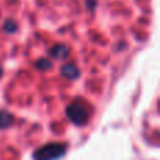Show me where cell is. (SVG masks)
I'll return each instance as SVG.
<instances>
[{
	"label": "cell",
	"mask_w": 160,
	"mask_h": 160,
	"mask_svg": "<svg viewBox=\"0 0 160 160\" xmlns=\"http://www.w3.org/2000/svg\"><path fill=\"white\" fill-rule=\"evenodd\" d=\"M68 53H69V48L68 47H65V45H56V47H53L51 49L49 55L55 59H63L68 56Z\"/></svg>",
	"instance_id": "cell-3"
},
{
	"label": "cell",
	"mask_w": 160,
	"mask_h": 160,
	"mask_svg": "<svg viewBox=\"0 0 160 160\" xmlns=\"http://www.w3.org/2000/svg\"><path fill=\"white\" fill-rule=\"evenodd\" d=\"M0 75H2V68H0Z\"/></svg>",
	"instance_id": "cell-8"
},
{
	"label": "cell",
	"mask_w": 160,
	"mask_h": 160,
	"mask_svg": "<svg viewBox=\"0 0 160 160\" xmlns=\"http://www.w3.org/2000/svg\"><path fill=\"white\" fill-rule=\"evenodd\" d=\"M66 152V145L63 143H49L42 146L34 153L35 160H55L65 155Z\"/></svg>",
	"instance_id": "cell-1"
},
{
	"label": "cell",
	"mask_w": 160,
	"mask_h": 160,
	"mask_svg": "<svg viewBox=\"0 0 160 160\" xmlns=\"http://www.w3.org/2000/svg\"><path fill=\"white\" fill-rule=\"evenodd\" d=\"M13 121H14V118L10 112L0 110V129H3V128H8L11 124H13Z\"/></svg>",
	"instance_id": "cell-5"
},
{
	"label": "cell",
	"mask_w": 160,
	"mask_h": 160,
	"mask_svg": "<svg viewBox=\"0 0 160 160\" xmlns=\"http://www.w3.org/2000/svg\"><path fill=\"white\" fill-rule=\"evenodd\" d=\"M4 30L7 31V32H14V31L17 30L16 22H13V21H7V22L4 24Z\"/></svg>",
	"instance_id": "cell-6"
},
{
	"label": "cell",
	"mask_w": 160,
	"mask_h": 160,
	"mask_svg": "<svg viewBox=\"0 0 160 160\" xmlns=\"http://www.w3.org/2000/svg\"><path fill=\"white\" fill-rule=\"evenodd\" d=\"M62 75L65 78L69 79H78L79 78V69L75 66V65H65L62 68Z\"/></svg>",
	"instance_id": "cell-4"
},
{
	"label": "cell",
	"mask_w": 160,
	"mask_h": 160,
	"mask_svg": "<svg viewBox=\"0 0 160 160\" xmlns=\"http://www.w3.org/2000/svg\"><path fill=\"white\" fill-rule=\"evenodd\" d=\"M49 66H51V63L47 59H39V61L37 62V68H39V69H48Z\"/></svg>",
	"instance_id": "cell-7"
},
{
	"label": "cell",
	"mask_w": 160,
	"mask_h": 160,
	"mask_svg": "<svg viewBox=\"0 0 160 160\" xmlns=\"http://www.w3.org/2000/svg\"><path fill=\"white\" fill-rule=\"evenodd\" d=\"M66 115L69 117V119L76 125H83L87 122L88 119V110L79 101H75L68 107Z\"/></svg>",
	"instance_id": "cell-2"
}]
</instances>
